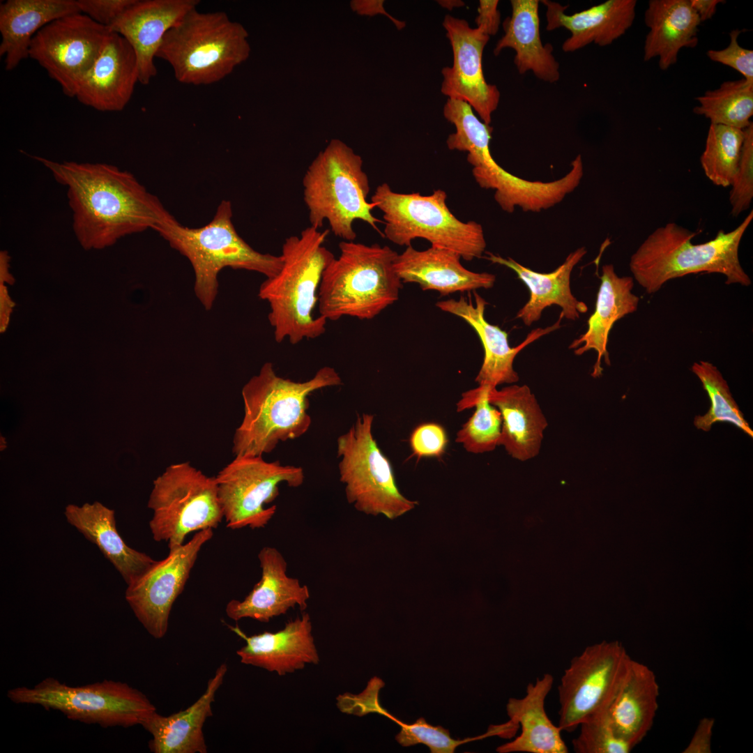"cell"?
<instances>
[{"label":"cell","instance_id":"52a82bcc","mask_svg":"<svg viewBox=\"0 0 753 753\" xmlns=\"http://www.w3.org/2000/svg\"><path fill=\"white\" fill-rule=\"evenodd\" d=\"M158 232L170 246L185 257L195 274L194 291L206 310H211L218 293V275L225 268L257 272L266 278L282 266V257L252 248L237 233L232 222V206L223 200L206 225L190 228L176 219Z\"/></svg>","mask_w":753,"mask_h":753},{"label":"cell","instance_id":"4316f807","mask_svg":"<svg viewBox=\"0 0 753 753\" xmlns=\"http://www.w3.org/2000/svg\"><path fill=\"white\" fill-rule=\"evenodd\" d=\"M489 402L502 418L501 445L512 458L525 462L538 455L548 422L526 385L487 390Z\"/></svg>","mask_w":753,"mask_h":753},{"label":"cell","instance_id":"ffe728a7","mask_svg":"<svg viewBox=\"0 0 753 753\" xmlns=\"http://www.w3.org/2000/svg\"><path fill=\"white\" fill-rule=\"evenodd\" d=\"M199 4V0H136L109 28L132 47L140 84H149L157 75L154 59L166 33Z\"/></svg>","mask_w":753,"mask_h":753},{"label":"cell","instance_id":"cb8c5ba5","mask_svg":"<svg viewBox=\"0 0 753 753\" xmlns=\"http://www.w3.org/2000/svg\"><path fill=\"white\" fill-rule=\"evenodd\" d=\"M461 258L444 248L431 246L417 250L409 245L397 254L395 269L402 282L417 283L423 291H436L441 296L494 286V274L469 271L462 265Z\"/></svg>","mask_w":753,"mask_h":753},{"label":"cell","instance_id":"3957f363","mask_svg":"<svg viewBox=\"0 0 753 753\" xmlns=\"http://www.w3.org/2000/svg\"><path fill=\"white\" fill-rule=\"evenodd\" d=\"M328 230L312 226L282 244L283 263L273 277L261 284L258 296L270 307L268 319L275 340L296 344L315 339L326 331L327 320L314 314L324 272L335 255L324 243Z\"/></svg>","mask_w":753,"mask_h":753},{"label":"cell","instance_id":"4fadbf2b","mask_svg":"<svg viewBox=\"0 0 753 753\" xmlns=\"http://www.w3.org/2000/svg\"><path fill=\"white\" fill-rule=\"evenodd\" d=\"M631 659L619 641H603L571 660L558 687L561 731H573L587 718L608 711Z\"/></svg>","mask_w":753,"mask_h":753},{"label":"cell","instance_id":"9c48e42d","mask_svg":"<svg viewBox=\"0 0 753 753\" xmlns=\"http://www.w3.org/2000/svg\"><path fill=\"white\" fill-rule=\"evenodd\" d=\"M446 199L441 189L423 196L396 192L383 183L377 186L370 201L383 213V237L393 243L407 247L420 238L431 246L458 253L466 261L480 258L487 245L482 225L457 219Z\"/></svg>","mask_w":753,"mask_h":753},{"label":"cell","instance_id":"f546056e","mask_svg":"<svg viewBox=\"0 0 753 753\" xmlns=\"http://www.w3.org/2000/svg\"><path fill=\"white\" fill-rule=\"evenodd\" d=\"M512 14L503 23L504 35L498 40L494 54L505 48L515 52V65L519 74L531 71L539 79L556 82L559 63L550 43L543 45L540 33L538 0H511Z\"/></svg>","mask_w":753,"mask_h":753},{"label":"cell","instance_id":"60d3db41","mask_svg":"<svg viewBox=\"0 0 753 753\" xmlns=\"http://www.w3.org/2000/svg\"><path fill=\"white\" fill-rule=\"evenodd\" d=\"M731 215L737 217L750 206L753 197V123L744 129L738 166L731 185Z\"/></svg>","mask_w":753,"mask_h":753},{"label":"cell","instance_id":"83f0119b","mask_svg":"<svg viewBox=\"0 0 753 753\" xmlns=\"http://www.w3.org/2000/svg\"><path fill=\"white\" fill-rule=\"evenodd\" d=\"M658 697L659 685L654 671L631 659L607 713L615 734L633 748L653 726Z\"/></svg>","mask_w":753,"mask_h":753},{"label":"cell","instance_id":"d6986e66","mask_svg":"<svg viewBox=\"0 0 753 753\" xmlns=\"http://www.w3.org/2000/svg\"><path fill=\"white\" fill-rule=\"evenodd\" d=\"M139 82L135 53L128 42L111 31L75 94L79 102L101 112H119L130 101Z\"/></svg>","mask_w":753,"mask_h":753},{"label":"cell","instance_id":"5bb4252c","mask_svg":"<svg viewBox=\"0 0 753 753\" xmlns=\"http://www.w3.org/2000/svg\"><path fill=\"white\" fill-rule=\"evenodd\" d=\"M218 498L227 527L252 529L265 527L274 516V505L265 508L280 494L285 482L298 487L304 481L301 467L266 462L262 456H236L215 476Z\"/></svg>","mask_w":753,"mask_h":753},{"label":"cell","instance_id":"ac0fdd59","mask_svg":"<svg viewBox=\"0 0 753 753\" xmlns=\"http://www.w3.org/2000/svg\"><path fill=\"white\" fill-rule=\"evenodd\" d=\"M473 294L474 304L471 300L467 301L464 297L461 296L458 300L439 301L436 306L442 311L464 319L478 335L484 349V358L475 379L478 386L492 389L504 383H515L519 379L513 367L516 356L535 340L558 328L561 319L559 318L552 326L533 330L520 344L511 347L508 342V334L485 319L487 301L476 291H473Z\"/></svg>","mask_w":753,"mask_h":753},{"label":"cell","instance_id":"4dcf8cb0","mask_svg":"<svg viewBox=\"0 0 753 753\" xmlns=\"http://www.w3.org/2000/svg\"><path fill=\"white\" fill-rule=\"evenodd\" d=\"M649 31L644 45V60L658 58L659 68L668 70L683 47L694 48L701 23L690 0H650L644 13Z\"/></svg>","mask_w":753,"mask_h":753},{"label":"cell","instance_id":"5b68a950","mask_svg":"<svg viewBox=\"0 0 753 753\" xmlns=\"http://www.w3.org/2000/svg\"><path fill=\"white\" fill-rule=\"evenodd\" d=\"M338 257L325 269L318 293L319 316L371 319L398 300L402 282L397 253L387 245L342 241Z\"/></svg>","mask_w":753,"mask_h":753},{"label":"cell","instance_id":"7402d4cb","mask_svg":"<svg viewBox=\"0 0 753 753\" xmlns=\"http://www.w3.org/2000/svg\"><path fill=\"white\" fill-rule=\"evenodd\" d=\"M229 628L245 641L236 652L243 664L283 676L303 669L306 664L319 662L307 613L289 621L283 629L275 632L248 636L237 625Z\"/></svg>","mask_w":753,"mask_h":753},{"label":"cell","instance_id":"484cf974","mask_svg":"<svg viewBox=\"0 0 753 753\" xmlns=\"http://www.w3.org/2000/svg\"><path fill=\"white\" fill-rule=\"evenodd\" d=\"M227 664H221L208 683L205 692L188 708L163 716L154 711L142 722L152 736L149 742L154 753H206L203 732L206 719L213 715L212 703L227 672Z\"/></svg>","mask_w":753,"mask_h":753},{"label":"cell","instance_id":"8fae6325","mask_svg":"<svg viewBox=\"0 0 753 753\" xmlns=\"http://www.w3.org/2000/svg\"><path fill=\"white\" fill-rule=\"evenodd\" d=\"M374 418L370 413L358 414L349 429L338 436L340 480L348 503L358 511L393 520L418 503L399 490L392 465L373 437Z\"/></svg>","mask_w":753,"mask_h":753},{"label":"cell","instance_id":"7c38bea8","mask_svg":"<svg viewBox=\"0 0 753 753\" xmlns=\"http://www.w3.org/2000/svg\"><path fill=\"white\" fill-rule=\"evenodd\" d=\"M148 507L153 538L167 542L169 549L183 545L192 532L217 528L224 518L215 477L189 462L169 466L153 481Z\"/></svg>","mask_w":753,"mask_h":753},{"label":"cell","instance_id":"7dc6e473","mask_svg":"<svg viewBox=\"0 0 753 753\" xmlns=\"http://www.w3.org/2000/svg\"><path fill=\"white\" fill-rule=\"evenodd\" d=\"M715 720L705 717L701 719L683 753H710Z\"/></svg>","mask_w":753,"mask_h":753},{"label":"cell","instance_id":"44dd1931","mask_svg":"<svg viewBox=\"0 0 753 753\" xmlns=\"http://www.w3.org/2000/svg\"><path fill=\"white\" fill-rule=\"evenodd\" d=\"M258 559L260 580L243 600H231L227 604V616L235 621L250 618L268 623L296 606L305 610L310 596L309 589L298 579L287 575V563L282 554L267 546L260 550Z\"/></svg>","mask_w":753,"mask_h":753},{"label":"cell","instance_id":"f1b7e54d","mask_svg":"<svg viewBox=\"0 0 753 753\" xmlns=\"http://www.w3.org/2000/svg\"><path fill=\"white\" fill-rule=\"evenodd\" d=\"M600 278L601 283L597 294L595 308L587 321V330L569 346L570 349H574L577 356L591 349L597 352V360L591 372L594 378L602 375V358L607 365H610L607 347L614 324L625 315L634 312L640 300L632 292L634 287L632 277H619L612 264L602 266Z\"/></svg>","mask_w":753,"mask_h":753},{"label":"cell","instance_id":"836d02e7","mask_svg":"<svg viewBox=\"0 0 753 753\" xmlns=\"http://www.w3.org/2000/svg\"><path fill=\"white\" fill-rule=\"evenodd\" d=\"M553 683L554 677L545 674L527 685L524 697L508 700V715L512 722L520 724L522 731L513 740L498 747V752H568L561 730L549 720L545 708V699Z\"/></svg>","mask_w":753,"mask_h":753},{"label":"cell","instance_id":"e575fe53","mask_svg":"<svg viewBox=\"0 0 753 753\" xmlns=\"http://www.w3.org/2000/svg\"><path fill=\"white\" fill-rule=\"evenodd\" d=\"M488 388L478 386L464 392L457 403L458 412L475 407L476 410L457 432L455 442L469 452H492L501 445L502 418L500 411L487 397Z\"/></svg>","mask_w":753,"mask_h":753},{"label":"cell","instance_id":"7bdbcfd3","mask_svg":"<svg viewBox=\"0 0 753 753\" xmlns=\"http://www.w3.org/2000/svg\"><path fill=\"white\" fill-rule=\"evenodd\" d=\"M448 441L445 429L434 423L417 426L409 439L413 455L418 459L441 457L446 450Z\"/></svg>","mask_w":753,"mask_h":753},{"label":"cell","instance_id":"7a4b0ae2","mask_svg":"<svg viewBox=\"0 0 753 753\" xmlns=\"http://www.w3.org/2000/svg\"><path fill=\"white\" fill-rule=\"evenodd\" d=\"M342 383L331 367H321L312 378L298 382L278 376L273 363H265L242 388L244 416L234 433L233 453L262 456L280 442L301 437L312 423L307 413L310 394Z\"/></svg>","mask_w":753,"mask_h":753},{"label":"cell","instance_id":"c3c4849f","mask_svg":"<svg viewBox=\"0 0 753 753\" xmlns=\"http://www.w3.org/2000/svg\"><path fill=\"white\" fill-rule=\"evenodd\" d=\"M383 3L384 1L383 0H353L350 2V7L353 12L360 15H386L392 21L398 30L402 29L406 26L405 22L389 15L386 11Z\"/></svg>","mask_w":753,"mask_h":753},{"label":"cell","instance_id":"603a6c76","mask_svg":"<svg viewBox=\"0 0 753 753\" xmlns=\"http://www.w3.org/2000/svg\"><path fill=\"white\" fill-rule=\"evenodd\" d=\"M541 2L546 7V30L565 28L570 32L562 45L565 52H572L594 43L611 45L632 26L635 17L636 0H608L581 12L568 15V6L550 0Z\"/></svg>","mask_w":753,"mask_h":753},{"label":"cell","instance_id":"681fc988","mask_svg":"<svg viewBox=\"0 0 753 753\" xmlns=\"http://www.w3.org/2000/svg\"><path fill=\"white\" fill-rule=\"evenodd\" d=\"M724 2L725 1L722 0H690V5L701 22L711 19L717 10V5Z\"/></svg>","mask_w":753,"mask_h":753},{"label":"cell","instance_id":"277c9868","mask_svg":"<svg viewBox=\"0 0 753 753\" xmlns=\"http://www.w3.org/2000/svg\"><path fill=\"white\" fill-rule=\"evenodd\" d=\"M753 219V211L733 230H720L711 240L692 242L696 232L675 222L657 228L631 256L630 268L636 281L648 294L657 291L669 280L699 273H719L727 284L750 286V276L740 264L738 250Z\"/></svg>","mask_w":753,"mask_h":753},{"label":"cell","instance_id":"6da1fadb","mask_svg":"<svg viewBox=\"0 0 753 753\" xmlns=\"http://www.w3.org/2000/svg\"><path fill=\"white\" fill-rule=\"evenodd\" d=\"M66 186L73 228L86 248H100L175 220L130 172L105 163L59 162L34 156Z\"/></svg>","mask_w":753,"mask_h":753},{"label":"cell","instance_id":"8992f818","mask_svg":"<svg viewBox=\"0 0 753 753\" xmlns=\"http://www.w3.org/2000/svg\"><path fill=\"white\" fill-rule=\"evenodd\" d=\"M248 36L243 25L226 13L194 8L166 33L156 57L171 66L178 82L209 85L248 59Z\"/></svg>","mask_w":753,"mask_h":753},{"label":"cell","instance_id":"2e32d148","mask_svg":"<svg viewBox=\"0 0 753 753\" xmlns=\"http://www.w3.org/2000/svg\"><path fill=\"white\" fill-rule=\"evenodd\" d=\"M213 535L212 528L196 532L188 542L169 549L165 558L155 561L127 585L126 600L153 638L166 634L174 602L183 591L201 547Z\"/></svg>","mask_w":753,"mask_h":753},{"label":"cell","instance_id":"30bf717a","mask_svg":"<svg viewBox=\"0 0 753 753\" xmlns=\"http://www.w3.org/2000/svg\"><path fill=\"white\" fill-rule=\"evenodd\" d=\"M7 697L15 703L58 710L70 720L103 728L141 725L156 710L143 692L126 683L112 680L71 686L48 677L33 687L10 689Z\"/></svg>","mask_w":753,"mask_h":753},{"label":"cell","instance_id":"d4e9b609","mask_svg":"<svg viewBox=\"0 0 753 753\" xmlns=\"http://www.w3.org/2000/svg\"><path fill=\"white\" fill-rule=\"evenodd\" d=\"M586 252L584 247L575 250L568 255L561 265L548 273L534 271L510 257L503 258L489 252H486L485 258L493 264L512 270L528 288L529 299L517 312L516 318L529 326L540 319L546 307L552 305L561 307L560 318L569 320L575 321L579 318L580 314L588 311L586 304L579 301L570 289L572 270Z\"/></svg>","mask_w":753,"mask_h":753},{"label":"cell","instance_id":"d590c367","mask_svg":"<svg viewBox=\"0 0 753 753\" xmlns=\"http://www.w3.org/2000/svg\"><path fill=\"white\" fill-rule=\"evenodd\" d=\"M695 99L699 105L693 108L694 113L708 119L712 124L744 130L752 122L753 83L744 78L725 81Z\"/></svg>","mask_w":753,"mask_h":753},{"label":"cell","instance_id":"f907efd6","mask_svg":"<svg viewBox=\"0 0 753 753\" xmlns=\"http://www.w3.org/2000/svg\"><path fill=\"white\" fill-rule=\"evenodd\" d=\"M443 8L449 10L454 8H459L464 6V2L460 0H441L437 1Z\"/></svg>","mask_w":753,"mask_h":753},{"label":"cell","instance_id":"f35d334b","mask_svg":"<svg viewBox=\"0 0 753 753\" xmlns=\"http://www.w3.org/2000/svg\"><path fill=\"white\" fill-rule=\"evenodd\" d=\"M607 712L588 717L579 724V733L572 742L575 752L628 753L633 749L615 734Z\"/></svg>","mask_w":753,"mask_h":753},{"label":"cell","instance_id":"ab89813d","mask_svg":"<svg viewBox=\"0 0 753 753\" xmlns=\"http://www.w3.org/2000/svg\"><path fill=\"white\" fill-rule=\"evenodd\" d=\"M393 721L401 727L395 739L404 747L424 744L432 753H453L457 747L465 742L451 738L448 729L441 726H432L423 717L412 724H406L397 718Z\"/></svg>","mask_w":753,"mask_h":753},{"label":"cell","instance_id":"f6af8a7d","mask_svg":"<svg viewBox=\"0 0 753 753\" xmlns=\"http://www.w3.org/2000/svg\"><path fill=\"white\" fill-rule=\"evenodd\" d=\"M136 0H77L80 13L109 29Z\"/></svg>","mask_w":753,"mask_h":753},{"label":"cell","instance_id":"9a60e30c","mask_svg":"<svg viewBox=\"0 0 753 753\" xmlns=\"http://www.w3.org/2000/svg\"><path fill=\"white\" fill-rule=\"evenodd\" d=\"M111 30L82 13L58 18L42 28L31 40L29 57L37 61L61 86L75 97Z\"/></svg>","mask_w":753,"mask_h":753},{"label":"cell","instance_id":"b9f144b4","mask_svg":"<svg viewBox=\"0 0 753 753\" xmlns=\"http://www.w3.org/2000/svg\"><path fill=\"white\" fill-rule=\"evenodd\" d=\"M384 686L383 680L377 677L372 678L365 690L358 694L346 693L337 698V707L342 713L363 716L376 713L388 717L393 721L395 717L383 708L379 700V692Z\"/></svg>","mask_w":753,"mask_h":753},{"label":"cell","instance_id":"d6a6232c","mask_svg":"<svg viewBox=\"0 0 753 753\" xmlns=\"http://www.w3.org/2000/svg\"><path fill=\"white\" fill-rule=\"evenodd\" d=\"M64 515L70 525L98 547L127 585L155 561L125 542L117 531L114 511L102 503L69 504Z\"/></svg>","mask_w":753,"mask_h":753},{"label":"cell","instance_id":"ee69618b","mask_svg":"<svg viewBox=\"0 0 753 753\" xmlns=\"http://www.w3.org/2000/svg\"><path fill=\"white\" fill-rule=\"evenodd\" d=\"M741 31L739 29L731 31L729 45L722 50H710L706 55L711 61L737 70L745 79L753 83V51L739 45L738 38Z\"/></svg>","mask_w":753,"mask_h":753},{"label":"cell","instance_id":"ba28073f","mask_svg":"<svg viewBox=\"0 0 753 753\" xmlns=\"http://www.w3.org/2000/svg\"><path fill=\"white\" fill-rule=\"evenodd\" d=\"M303 187L310 226L319 229L326 221L336 236L353 241V222L359 220L383 236L377 226L382 222L367 200L370 182L363 160L342 140L331 139L318 153L304 174Z\"/></svg>","mask_w":753,"mask_h":753},{"label":"cell","instance_id":"74e56055","mask_svg":"<svg viewBox=\"0 0 753 753\" xmlns=\"http://www.w3.org/2000/svg\"><path fill=\"white\" fill-rule=\"evenodd\" d=\"M744 139V130L710 123L700 162L706 177L715 185L731 186Z\"/></svg>","mask_w":753,"mask_h":753},{"label":"cell","instance_id":"8d00e7d4","mask_svg":"<svg viewBox=\"0 0 753 753\" xmlns=\"http://www.w3.org/2000/svg\"><path fill=\"white\" fill-rule=\"evenodd\" d=\"M708 393L710 406L703 416L694 418V425L708 432L717 422H728L734 425L750 437L753 430L733 398L729 386L716 366L708 361L694 363L691 367Z\"/></svg>","mask_w":753,"mask_h":753},{"label":"cell","instance_id":"1f68e13d","mask_svg":"<svg viewBox=\"0 0 753 753\" xmlns=\"http://www.w3.org/2000/svg\"><path fill=\"white\" fill-rule=\"evenodd\" d=\"M80 13L74 0H7L0 3V56L6 70L29 58L36 34L52 21Z\"/></svg>","mask_w":753,"mask_h":753},{"label":"cell","instance_id":"bcb514c9","mask_svg":"<svg viewBox=\"0 0 753 753\" xmlns=\"http://www.w3.org/2000/svg\"><path fill=\"white\" fill-rule=\"evenodd\" d=\"M498 5L497 0L479 1L478 15L476 18V27L489 36H494L498 32L500 25L501 14Z\"/></svg>","mask_w":753,"mask_h":753},{"label":"cell","instance_id":"e0dca14e","mask_svg":"<svg viewBox=\"0 0 753 753\" xmlns=\"http://www.w3.org/2000/svg\"><path fill=\"white\" fill-rule=\"evenodd\" d=\"M443 26L451 45L453 63L441 70V93L448 98L467 102L485 123L490 125L500 92L488 84L482 71V54L490 36L466 20L447 15Z\"/></svg>","mask_w":753,"mask_h":753}]
</instances>
